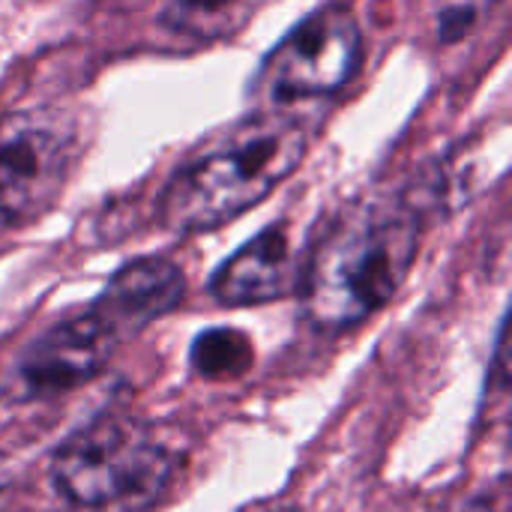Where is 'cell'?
I'll return each instance as SVG.
<instances>
[{
    "label": "cell",
    "instance_id": "52a82bcc",
    "mask_svg": "<svg viewBox=\"0 0 512 512\" xmlns=\"http://www.w3.org/2000/svg\"><path fill=\"white\" fill-rule=\"evenodd\" d=\"M303 258H297L285 225H267L243 243L210 276V297L219 306H261L297 294Z\"/></svg>",
    "mask_w": 512,
    "mask_h": 512
},
{
    "label": "cell",
    "instance_id": "ba28073f",
    "mask_svg": "<svg viewBox=\"0 0 512 512\" xmlns=\"http://www.w3.org/2000/svg\"><path fill=\"white\" fill-rule=\"evenodd\" d=\"M186 297V276L168 258H135L123 264L96 297L129 336L174 312Z\"/></svg>",
    "mask_w": 512,
    "mask_h": 512
},
{
    "label": "cell",
    "instance_id": "7a4b0ae2",
    "mask_svg": "<svg viewBox=\"0 0 512 512\" xmlns=\"http://www.w3.org/2000/svg\"><path fill=\"white\" fill-rule=\"evenodd\" d=\"M309 153L297 114L261 111L231 126L189 159L162 189L159 222L174 234H204L258 207Z\"/></svg>",
    "mask_w": 512,
    "mask_h": 512
},
{
    "label": "cell",
    "instance_id": "6da1fadb",
    "mask_svg": "<svg viewBox=\"0 0 512 512\" xmlns=\"http://www.w3.org/2000/svg\"><path fill=\"white\" fill-rule=\"evenodd\" d=\"M423 216L399 195L351 204L303 258L300 306L315 330L339 333L384 309L420 252Z\"/></svg>",
    "mask_w": 512,
    "mask_h": 512
},
{
    "label": "cell",
    "instance_id": "8fae6325",
    "mask_svg": "<svg viewBox=\"0 0 512 512\" xmlns=\"http://www.w3.org/2000/svg\"><path fill=\"white\" fill-rule=\"evenodd\" d=\"M501 0H426V30L438 48H453L480 33Z\"/></svg>",
    "mask_w": 512,
    "mask_h": 512
},
{
    "label": "cell",
    "instance_id": "5b68a950",
    "mask_svg": "<svg viewBox=\"0 0 512 512\" xmlns=\"http://www.w3.org/2000/svg\"><path fill=\"white\" fill-rule=\"evenodd\" d=\"M81 153L78 123L57 108L0 117V225H24L54 207Z\"/></svg>",
    "mask_w": 512,
    "mask_h": 512
},
{
    "label": "cell",
    "instance_id": "3957f363",
    "mask_svg": "<svg viewBox=\"0 0 512 512\" xmlns=\"http://www.w3.org/2000/svg\"><path fill=\"white\" fill-rule=\"evenodd\" d=\"M171 456L153 426L135 417H99L72 432L51 459L54 489L75 507H105L156 492Z\"/></svg>",
    "mask_w": 512,
    "mask_h": 512
},
{
    "label": "cell",
    "instance_id": "30bf717a",
    "mask_svg": "<svg viewBox=\"0 0 512 512\" xmlns=\"http://www.w3.org/2000/svg\"><path fill=\"white\" fill-rule=\"evenodd\" d=\"M192 369L207 381H231L252 369V342L240 330H207L192 342Z\"/></svg>",
    "mask_w": 512,
    "mask_h": 512
},
{
    "label": "cell",
    "instance_id": "5bb4252c",
    "mask_svg": "<svg viewBox=\"0 0 512 512\" xmlns=\"http://www.w3.org/2000/svg\"><path fill=\"white\" fill-rule=\"evenodd\" d=\"M276 512H279V510H276Z\"/></svg>",
    "mask_w": 512,
    "mask_h": 512
},
{
    "label": "cell",
    "instance_id": "4fadbf2b",
    "mask_svg": "<svg viewBox=\"0 0 512 512\" xmlns=\"http://www.w3.org/2000/svg\"><path fill=\"white\" fill-rule=\"evenodd\" d=\"M435 512H498L492 507V501H486L483 495H471V498H462V501H456V504H447V507H441V510Z\"/></svg>",
    "mask_w": 512,
    "mask_h": 512
},
{
    "label": "cell",
    "instance_id": "9c48e42d",
    "mask_svg": "<svg viewBox=\"0 0 512 512\" xmlns=\"http://www.w3.org/2000/svg\"><path fill=\"white\" fill-rule=\"evenodd\" d=\"M264 0H165L159 24L192 42H219L240 33Z\"/></svg>",
    "mask_w": 512,
    "mask_h": 512
},
{
    "label": "cell",
    "instance_id": "8992f818",
    "mask_svg": "<svg viewBox=\"0 0 512 512\" xmlns=\"http://www.w3.org/2000/svg\"><path fill=\"white\" fill-rule=\"evenodd\" d=\"M132 336L123 324L93 300L87 309L57 321L39 333L12 363L3 393L15 402L63 396L93 381Z\"/></svg>",
    "mask_w": 512,
    "mask_h": 512
},
{
    "label": "cell",
    "instance_id": "277c9868",
    "mask_svg": "<svg viewBox=\"0 0 512 512\" xmlns=\"http://www.w3.org/2000/svg\"><path fill=\"white\" fill-rule=\"evenodd\" d=\"M366 60V39L357 15L330 3L294 24L264 57L255 93L270 105L333 96L354 81Z\"/></svg>",
    "mask_w": 512,
    "mask_h": 512
},
{
    "label": "cell",
    "instance_id": "7c38bea8",
    "mask_svg": "<svg viewBox=\"0 0 512 512\" xmlns=\"http://www.w3.org/2000/svg\"><path fill=\"white\" fill-rule=\"evenodd\" d=\"M18 495V471L12 468V462L0 453V512L12 510Z\"/></svg>",
    "mask_w": 512,
    "mask_h": 512
}]
</instances>
